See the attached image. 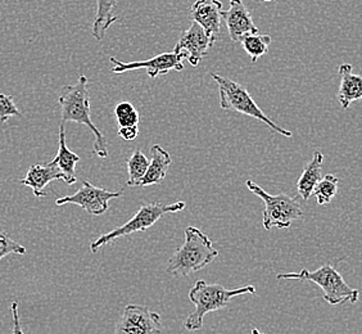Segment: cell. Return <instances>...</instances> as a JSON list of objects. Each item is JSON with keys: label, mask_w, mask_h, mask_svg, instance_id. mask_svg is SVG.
Returning <instances> with one entry per match:
<instances>
[{"label": "cell", "mask_w": 362, "mask_h": 334, "mask_svg": "<svg viewBox=\"0 0 362 334\" xmlns=\"http://www.w3.org/2000/svg\"><path fill=\"white\" fill-rule=\"evenodd\" d=\"M89 80L81 75L75 85H67L63 88L58 103L61 105V117L64 122H76L88 126L94 134V146L93 151L99 159L108 157V146L103 132L98 129L93 122L90 115V93H89Z\"/></svg>", "instance_id": "6da1fadb"}, {"label": "cell", "mask_w": 362, "mask_h": 334, "mask_svg": "<svg viewBox=\"0 0 362 334\" xmlns=\"http://www.w3.org/2000/svg\"><path fill=\"white\" fill-rule=\"evenodd\" d=\"M242 294H256V288L245 286L237 289H228L220 284H209L206 280H198L189 291V299L195 305V310L189 313L184 321V327L189 332H197L203 328L204 316L209 313L223 310L230 301Z\"/></svg>", "instance_id": "7a4b0ae2"}, {"label": "cell", "mask_w": 362, "mask_h": 334, "mask_svg": "<svg viewBox=\"0 0 362 334\" xmlns=\"http://www.w3.org/2000/svg\"><path fill=\"white\" fill-rule=\"evenodd\" d=\"M217 256L218 250L212 246L209 236L195 226H188L185 229V242L168 260L166 272L189 277L214 263Z\"/></svg>", "instance_id": "3957f363"}, {"label": "cell", "mask_w": 362, "mask_h": 334, "mask_svg": "<svg viewBox=\"0 0 362 334\" xmlns=\"http://www.w3.org/2000/svg\"><path fill=\"white\" fill-rule=\"evenodd\" d=\"M278 280H305L313 282L320 287L324 292L322 299L329 305H341V304H356L360 297L358 289L349 287L343 279L341 272L337 270L334 265H322L317 270L310 272L302 269L300 272H281L276 277Z\"/></svg>", "instance_id": "277c9868"}, {"label": "cell", "mask_w": 362, "mask_h": 334, "mask_svg": "<svg viewBox=\"0 0 362 334\" xmlns=\"http://www.w3.org/2000/svg\"><path fill=\"white\" fill-rule=\"evenodd\" d=\"M211 77L218 85V98L220 107L226 111H234L250 116L252 119L258 120L265 124L272 132H278L286 138H292L293 132L276 125L272 119L266 116L264 111L258 107L250 91L243 85L230 80L229 77L221 76L218 74H211Z\"/></svg>", "instance_id": "5b68a950"}, {"label": "cell", "mask_w": 362, "mask_h": 334, "mask_svg": "<svg viewBox=\"0 0 362 334\" xmlns=\"http://www.w3.org/2000/svg\"><path fill=\"white\" fill-rule=\"evenodd\" d=\"M185 207H187V203L182 201L175 203L153 202L143 205L139 211L127 223L93 241L90 244V250L93 253H97L102 247L112 243L117 238L127 237L138 231H146L151 226H153L162 216L180 212Z\"/></svg>", "instance_id": "8992f818"}, {"label": "cell", "mask_w": 362, "mask_h": 334, "mask_svg": "<svg viewBox=\"0 0 362 334\" xmlns=\"http://www.w3.org/2000/svg\"><path fill=\"white\" fill-rule=\"evenodd\" d=\"M245 185L253 195H258L265 203L262 225L267 231L274 228L288 229L291 228L293 221L303 219V209L297 198L289 197L286 193L269 195L253 180L245 181Z\"/></svg>", "instance_id": "52a82bcc"}, {"label": "cell", "mask_w": 362, "mask_h": 334, "mask_svg": "<svg viewBox=\"0 0 362 334\" xmlns=\"http://www.w3.org/2000/svg\"><path fill=\"white\" fill-rule=\"evenodd\" d=\"M122 192H111L107 189L97 188L89 181L83 180V187L75 195H66L58 198L57 206H63L67 203L77 205L90 215H103L110 209V201L119 198Z\"/></svg>", "instance_id": "ba28073f"}, {"label": "cell", "mask_w": 362, "mask_h": 334, "mask_svg": "<svg viewBox=\"0 0 362 334\" xmlns=\"http://www.w3.org/2000/svg\"><path fill=\"white\" fill-rule=\"evenodd\" d=\"M160 315L146 306L129 304L125 306L113 334H160Z\"/></svg>", "instance_id": "9c48e42d"}, {"label": "cell", "mask_w": 362, "mask_h": 334, "mask_svg": "<svg viewBox=\"0 0 362 334\" xmlns=\"http://www.w3.org/2000/svg\"><path fill=\"white\" fill-rule=\"evenodd\" d=\"M215 42L216 38L207 35L198 23L192 22V25L181 33L180 39L175 45L174 53L187 59L193 67H197Z\"/></svg>", "instance_id": "30bf717a"}, {"label": "cell", "mask_w": 362, "mask_h": 334, "mask_svg": "<svg viewBox=\"0 0 362 334\" xmlns=\"http://www.w3.org/2000/svg\"><path fill=\"white\" fill-rule=\"evenodd\" d=\"M182 57L176 54L174 52L171 53H162L158 56H154L151 59L146 61H135V62H119L117 58L111 57V61L113 67L112 72L113 74H124L126 71L146 70L148 76L156 79L160 75H168L171 71H182L184 70V64H182Z\"/></svg>", "instance_id": "8fae6325"}, {"label": "cell", "mask_w": 362, "mask_h": 334, "mask_svg": "<svg viewBox=\"0 0 362 334\" xmlns=\"http://www.w3.org/2000/svg\"><path fill=\"white\" fill-rule=\"evenodd\" d=\"M230 8L223 11V21L233 42H242L245 36L258 34L251 12L242 0H230Z\"/></svg>", "instance_id": "7c38bea8"}, {"label": "cell", "mask_w": 362, "mask_h": 334, "mask_svg": "<svg viewBox=\"0 0 362 334\" xmlns=\"http://www.w3.org/2000/svg\"><path fill=\"white\" fill-rule=\"evenodd\" d=\"M64 181L70 185V180L66 175L63 174L53 161H50L47 165H33L28 168L26 176L20 180L22 185L33 189L36 198H44L48 193L45 188L48 187L52 181Z\"/></svg>", "instance_id": "4fadbf2b"}, {"label": "cell", "mask_w": 362, "mask_h": 334, "mask_svg": "<svg viewBox=\"0 0 362 334\" xmlns=\"http://www.w3.org/2000/svg\"><path fill=\"white\" fill-rule=\"evenodd\" d=\"M190 16L193 22L198 23L207 35L217 39L223 23V3L220 0H197Z\"/></svg>", "instance_id": "5bb4252c"}, {"label": "cell", "mask_w": 362, "mask_h": 334, "mask_svg": "<svg viewBox=\"0 0 362 334\" xmlns=\"http://www.w3.org/2000/svg\"><path fill=\"white\" fill-rule=\"evenodd\" d=\"M341 76V85L337 93V98L343 110H349L354 102L362 99V76L356 75L352 71V64L343 63L338 69Z\"/></svg>", "instance_id": "9a60e30c"}, {"label": "cell", "mask_w": 362, "mask_h": 334, "mask_svg": "<svg viewBox=\"0 0 362 334\" xmlns=\"http://www.w3.org/2000/svg\"><path fill=\"white\" fill-rule=\"evenodd\" d=\"M173 163L171 156L160 144L151 148V162L146 176L136 184V187H149L165 180L170 165Z\"/></svg>", "instance_id": "2e32d148"}, {"label": "cell", "mask_w": 362, "mask_h": 334, "mask_svg": "<svg viewBox=\"0 0 362 334\" xmlns=\"http://www.w3.org/2000/svg\"><path fill=\"white\" fill-rule=\"evenodd\" d=\"M322 162H324V154H321L320 151H315L313 160L305 166L303 173L297 181V190L303 201H308L311 195H314L315 188L322 179V174H321Z\"/></svg>", "instance_id": "e0dca14e"}, {"label": "cell", "mask_w": 362, "mask_h": 334, "mask_svg": "<svg viewBox=\"0 0 362 334\" xmlns=\"http://www.w3.org/2000/svg\"><path fill=\"white\" fill-rule=\"evenodd\" d=\"M52 161L56 163L57 166L59 167V170L62 171L63 174L69 178L70 185L76 183L77 178L76 175H75V171H76V165L78 163V161H80V156L75 154V152H72L70 148L67 146L64 124L59 125L58 154Z\"/></svg>", "instance_id": "ac0fdd59"}, {"label": "cell", "mask_w": 362, "mask_h": 334, "mask_svg": "<svg viewBox=\"0 0 362 334\" xmlns=\"http://www.w3.org/2000/svg\"><path fill=\"white\" fill-rule=\"evenodd\" d=\"M97 1V12L93 22L91 34L94 39L100 42L103 40L107 30L111 28L115 22L119 21V17L115 14L119 0H95Z\"/></svg>", "instance_id": "d6986e66"}, {"label": "cell", "mask_w": 362, "mask_h": 334, "mask_svg": "<svg viewBox=\"0 0 362 334\" xmlns=\"http://www.w3.org/2000/svg\"><path fill=\"white\" fill-rule=\"evenodd\" d=\"M149 167V160L146 159V154L140 151L139 148L134 151L132 157L127 160V173H129V180L127 187H136L144 176Z\"/></svg>", "instance_id": "ffe728a7"}, {"label": "cell", "mask_w": 362, "mask_h": 334, "mask_svg": "<svg viewBox=\"0 0 362 334\" xmlns=\"http://www.w3.org/2000/svg\"><path fill=\"white\" fill-rule=\"evenodd\" d=\"M272 44V36L261 35V34H251L245 36L242 40V47L247 52V54L251 57V61L256 63L258 58L265 56Z\"/></svg>", "instance_id": "44dd1931"}, {"label": "cell", "mask_w": 362, "mask_h": 334, "mask_svg": "<svg viewBox=\"0 0 362 334\" xmlns=\"http://www.w3.org/2000/svg\"><path fill=\"white\" fill-rule=\"evenodd\" d=\"M338 184L339 179L335 175L327 174L322 176V179L314 190L316 201L320 206L332 202V200L338 193Z\"/></svg>", "instance_id": "7402d4cb"}, {"label": "cell", "mask_w": 362, "mask_h": 334, "mask_svg": "<svg viewBox=\"0 0 362 334\" xmlns=\"http://www.w3.org/2000/svg\"><path fill=\"white\" fill-rule=\"evenodd\" d=\"M12 253L25 255L26 248L13 241L6 231L0 230V260L6 258L8 255H12Z\"/></svg>", "instance_id": "603a6c76"}, {"label": "cell", "mask_w": 362, "mask_h": 334, "mask_svg": "<svg viewBox=\"0 0 362 334\" xmlns=\"http://www.w3.org/2000/svg\"><path fill=\"white\" fill-rule=\"evenodd\" d=\"M11 117H22V113L13 102V98L0 94V122H7Z\"/></svg>", "instance_id": "cb8c5ba5"}, {"label": "cell", "mask_w": 362, "mask_h": 334, "mask_svg": "<svg viewBox=\"0 0 362 334\" xmlns=\"http://www.w3.org/2000/svg\"><path fill=\"white\" fill-rule=\"evenodd\" d=\"M134 111H136V110H135L133 103H130V102H121L115 108V116H116V120L119 121V120L125 119L129 115H132Z\"/></svg>", "instance_id": "d4e9b609"}, {"label": "cell", "mask_w": 362, "mask_h": 334, "mask_svg": "<svg viewBox=\"0 0 362 334\" xmlns=\"http://www.w3.org/2000/svg\"><path fill=\"white\" fill-rule=\"evenodd\" d=\"M11 311H12V319H13V329L12 334H25L21 327V321H20V311H18V302H12L11 305Z\"/></svg>", "instance_id": "484cf974"}, {"label": "cell", "mask_w": 362, "mask_h": 334, "mask_svg": "<svg viewBox=\"0 0 362 334\" xmlns=\"http://www.w3.org/2000/svg\"><path fill=\"white\" fill-rule=\"evenodd\" d=\"M139 135V126H130V127H119V137L126 142L135 140Z\"/></svg>", "instance_id": "4316f807"}, {"label": "cell", "mask_w": 362, "mask_h": 334, "mask_svg": "<svg viewBox=\"0 0 362 334\" xmlns=\"http://www.w3.org/2000/svg\"><path fill=\"white\" fill-rule=\"evenodd\" d=\"M140 115L138 111H134L132 115H129L125 119L119 120L117 125L119 127H130V126H139Z\"/></svg>", "instance_id": "83f0119b"}, {"label": "cell", "mask_w": 362, "mask_h": 334, "mask_svg": "<svg viewBox=\"0 0 362 334\" xmlns=\"http://www.w3.org/2000/svg\"><path fill=\"white\" fill-rule=\"evenodd\" d=\"M251 334H265V333H262V332H259V330H258L257 328H253V329H252Z\"/></svg>", "instance_id": "f1b7e54d"}, {"label": "cell", "mask_w": 362, "mask_h": 334, "mask_svg": "<svg viewBox=\"0 0 362 334\" xmlns=\"http://www.w3.org/2000/svg\"><path fill=\"white\" fill-rule=\"evenodd\" d=\"M262 1H266V3H270V1H274V0H262Z\"/></svg>", "instance_id": "f546056e"}]
</instances>
